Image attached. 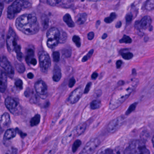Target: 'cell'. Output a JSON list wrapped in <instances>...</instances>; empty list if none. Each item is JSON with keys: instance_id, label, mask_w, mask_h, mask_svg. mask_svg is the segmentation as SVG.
Here are the masks:
<instances>
[{"instance_id": "obj_1", "label": "cell", "mask_w": 154, "mask_h": 154, "mask_svg": "<svg viewBox=\"0 0 154 154\" xmlns=\"http://www.w3.org/2000/svg\"><path fill=\"white\" fill-rule=\"evenodd\" d=\"M138 82L137 79H131L130 82L118 88L111 99L109 105L110 109L113 110L119 107L136 89Z\"/></svg>"}, {"instance_id": "obj_2", "label": "cell", "mask_w": 154, "mask_h": 154, "mask_svg": "<svg viewBox=\"0 0 154 154\" xmlns=\"http://www.w3.org/2000/svg\"><path fill=\"white\" fill-rule=\"evenodd\" d=\"M16 26L18 30L28 35L37 34L39 29L37 17L33 13L20 16L16 20Z\"/></svg>"}, {"instance_id": "obj_3", "label": "cell", "mask_w": 154, "mask_h": 154, "mask_svg": "<svg viewBox=\"0 0 154 154\" xmlns=\"http://www.w3.org/2000/svg\"><path fill=\"white\" fill-rule=\"evenodd\" d=\"M124 154H150L145 143L141 140L132 141L124 150Z\"/></svg>"}, {"instance_id": "obj_4", "label": "cell", "mask_w": 154, "mask_h": 154, "mask_svg": "<svg viewBox=\"0 0 154 154\" xmlns=\"http://www.w3.org/2000/svg\"><path fill=\"white\" fill-rule=\"evenodd\" d=\"M31 4L29 2L19 0L16 1L9 7L7 11V17L9 19H13L23 9L29 8Z\"/></svg>"}, {"instance_id": "obj_5", "label": "cell", "mask_w": 154, "mask_h": 154, "mask_svg": "<svg viewBox=\"0 0 154 154\" xmlns=\"http://www.w3.org/2000/svg\"><path fill=\"white\" fill-rule=\"evenodd\" d=\"M60 32L57 28L50 29L47 33V45L49 48H54L58 45L60 40Z\"/></svg>"}, {"instance_id": "obj_6", "label": "cell", "mask_w": 154, "mask_h": 154, "mask_svg": "<svg viewBox=\"0 0 154 154\" xmlns=\"http://www.w3.org/2000/svg\"><path fill=\"white\" fill-rule=\"evenodd\" d=\"M7 48L10 53L15 51V48L17 46V37L15 31L11 27H10L7 35Z\"/></svg>"}, {"instance_id": "obj_7", "label": "cell", "mask_w": 154, "mask_h": 154, "mask_svg": "<svg viewBox=\"0 0 154 154\" xmlns=\"http://www.w3.org/2000/svg\"><path fill=\"white\" fill-rule=\"evenodd\" d=\"M5 103L7 109L12 114L17 115L21 113V109L19 104L14 98L7 97L5 100Z\"/></svg>"}, {"instance_id": "obj_8", "label": "cell", "mask_w": 154, "mask_h": 154, "mask_svg": "<svg viewBox=\"0 0 154 154\" xmlns=\"http://www.w3.org/2000/svg\"><path fill=\"white\" fill-rule=\"evenodd\" d=\"M39 61L41 72L45 73H47L51 64L49 54L44 51L41 52L39 55Z\"/></svg>"}, {"instance_id": "obj_9", "label": "cell", "mask_w": 154, "mask_h": 154, "mask_svg": "<svg viewBox=\"0 0 154 154\" xmlns=\"http://www.w3.org/2000/svg\"><path fill=\"white\" fill-rule=\"evenodd\" d=\"M100 141L98 138H93L90 140L85 145L79 154H93L97 149Z\"/></svg>"}, {"instance_id": "obj_10", "label": "cell", "mask_w": 154, "mask_h": 154, "mask_svg": "<svg viewBox=\"0 0 154 154\" xmlns=\"http://www.w3.org/2000/svg\"><path fill=\"white\" fill-rule=\"evenodd\" d=\"M35 90L38 95L42 99H45L47 96L48 87L46 84L42 80L38 81L35 85Z\"/></svg>"}, {"instance_id": "obj_11", "label": "cell", "mask_w": 154, "mask_h": 154, "mask_svg": "<svg viewBox=\"0 0 154 154\" xmlns=\"http://www.w3.org/2000/svg\"><path fill=\"white\" fill-rule=\"evenodd\" d=\"M124 121L125 117L123 116H120L114 119L108 125V131L110 133L115 132L122 125Z\"/></svg>"}, {"instance_id": "obj_12", "label": "cell", "mask_w": 154, "mask_h": 154, "mask_svg": "<svg viewBox=\"0 0 154 154\" xmlns=\"http://www.w3.org/2000/svg\"><path fill=\"white\" fill-rule=\"evenodd\" d=\"M1 66L6 71L10 78H13L15 74L14 68L11 64L8 58L4 56L1 58Z\"/></svg>"}, {"instance_id": "obj_13", "label": "cell", "mask_w": 154, "mask_h": 154, "mask_svg": "<svg viewBox=\"0 0 154 154\" xmlns=\"http://www.w3.org/2000/svg\"><path fill=\"white\" fill-rule=\"evenodd\" d=\"M151 23V18L149 16H145L140 21L136 22L135 26L139 30H145L150 26Z\"/></svg>"}, {"instance_id": "obj_14", "label": "cell", "mask_w": 154, "mask_h": 154, "mask_svg": "<svg viewBox=\"0 0 154 154\" xmlns=\"http://www.w3.org/2000/svg\"><path fill=\"white\" fill-rule=\"evenodd\" d=\"M82 94V89L81 87H78L71 94L68 98V101L72 104L76 103L81 99Z\"/></svg>"}, {"instance_id": "obj_15", "label": "cell", "mask_w": 154, "mask_h": 154, "mask_svg": "<svg viewBox=\"0 0 154 154\" xmlns=\"http://www.w3.org/2000/svg\"><path fill=\"white\" fill-rule=\"evenodd\" d=\"M1 84H0V87H1V92L2 93L5 92L7 88V84H8V75L7 73L1 70Z\"/></svg>"}, {"instance_id": "obj_16", "label": "cell", "mask_w": 154, "mask_h": 154, "mask_svg": "<svg viewBox=\"0 0 154 154\" xmlns=\"http://www.w3.org/2000/svg\"><path fill=\"white\" fill-rule=\"evenodd\" d=\"M17 134V131L16 129L13 128L8 129L5 131L3 137V140H4L5 142H7L16 137Z\"/></svg>"}, {"instance_id": "obj_17", "label": "cell", "mask_w": 154, "mask_h": 154, "mask_svg": "<svg viewBox=\"0 0 154 154\" xmlns=\"http://www.w3.org/2000/svg\"><path fill=\"white\" fill-rule=\"evenodd\" d=\"M11 122V118L10 114L8 112H5L1 116V125L2 128L8 127Z\"/></svg>"}, {"instance_id": "obj_18", "label": "cell", "mask_w": 154, "mask_h": 154, "mask_svg": "<svg viewBox=\"0 0 154 154\" xmlns=\"http://www.w3.org/2000/svg\"><path fill=\"white\" fill-rule=\"evenodd\" d=\"M87 124L85 123H81L77 126L72 131L75 137L80 136L84 133L86 129Z\"/></svg>"}, {"instance_id": "obj_19", "label": "cell", "mask_w": 154, "mask_h": 154, "mask_svg": "<svg viewBox=\"0 0 154 154\" xmlns=\"http://www.w3.org/2000/svg\"><path fill=\"white\" fill-rule=\"evenodd\" d=\"M62 77V72L61 69L57 65H55L54 66L53 71V79L55 82H58Z\"/></svg>"}, {"instance_id": "obj_20", "label": "cell", "mask_w": 154, "mask_h": 154, "mask_svg": "<svg viewBox=\"0 0 154 154\" xmlns=\"http://www.w3.org/2000/svg\"><path fill=\"white\" fill-rule=\"evenodd\" d=\"M25 96L27 97H30V101L33 103H35L38 101V97L37 94L35 93L33 90H27L25 93Z\"/></svg>"}, {"instance_id": "obj_21", "label": "cell", "mask_w": 154, "mask_h": 154, "mask_svg": "<svg viewBox=\"0 0 154 154\" xmlns=\"http://www.w3.org/2000/svg\"><path fill=\"white\" fill-rule=\"evenodd\" d=\"M87 20V14L85 13H80L76 17V23L79 25H83Z\"/></svg>"}, {"instance_id": "obj_22", "label": "cell", "mask_w": 154, "mask_h": 154, "mask_svg": "<svg viewBox=\"0 0 154 154\" xmlns=\"http://www.w3.org/2000/svg\"><path fill=\"white\" fill-rule=\"evenodd\" d=\"M63 20V21H64L65 23H66V25L69 27L72 28L75 26V24L72 20L70 14H66L64 16Z\"/></svg>"}, {"instance_id": "obj_23", "label": "cell", "mask_w": 154, "mask_h": 154, "mask_svg": "<svg viewBox=\"0 0 154 154\" xmlns=\"http://www.w3.org/2000/svg\"><path fill=\"white\" fill-rule=\"evenodd\" d=\"M35 52L32 48H29L27 50L26 55V60L28 64L29 65L31 59L34 58Z\"/></svg>"}, {"instance_id": "obj_24", "label": "cell", "mask_w": 154, "mask_h": 154, "mask_svg": "<svg viewBox=\"0 0 154 154\" xmlns=\"http://www.w3.org/2000/svg\"><path fill=\"white\" fill-rule=\"evenodd\" d=\"M49 19L45 15H43L41 17V28L43 30H45L48 28Z\"/></svg>"}, {"instance_id": "obj_25", "label": "cell", "mask_w": 154, "mask_h": 154, "mask_svg": "<svg viewBox=\"0 0 154 154\" xmlns=\"http://www.w3.org/2000/svg\"><path fill=\"white\" fill-rule=\"evenodd\" d=\"M41 116L39 114H37L31 119L30 121V125L31 127L37 126L40 123Z\"/></svg>"}, {"instance_id": "obj_26", "label": "cell", "mask_w": 154, "mask_h": 154, "mask_svg": "<svg viewBox=\"0 0 154 154\" xmlns=\"http://www.w3.org/2000/svg\"><path fill=\"white\" fill-rule=\"evenodd\" d=\"M74 134L73 131H72V132H70L69 134L66 135V137H65L62 140V143L63 145H67V144L69 143V142L72 140V139L74 137Z\"/></svg>"}, {"instance_id": "obj_27", "label": "cell", "mask_w": 154, "mask_h": 154, "mask_svg": "<svg viewBox=\"0 0 154 154\" xmlns=\"http://www.w3.org/2000/svg\"><path fill=\"white\" fill-rule=\"evenodd\" d=\"M15 52L17 54V58L19 61L21 62L23 59V55L21 52V47L20 46L18 45L15 49Z\"/></svg>"}, {"instance_id": "obj_28", "label": "cell", "mask_w": 154, "mask_h": 154, "mask_svg": "<svg viewBox=\"0 0 154 154\" xmlns=\"http://www.w3.org/2000/svg\"><path fill=\"white\" fill-rule=\"evenodd\" d=\"M101 105V102L98 100H94L91 103V108L92 109H99Z\"/></svg>"}, {"instance_id": "obj_29", "label": "cell", "mask_w": 154, "mask_h": 154, "mask_svg": "<svg viewBox=\"0 0 154 154\" xmlns=\"http://www.w3.org/2000/svg\"><path fill=\"white\" fill-rule=\"evenodd\" d=\"M113 150L109 148H103L100 149L97 152V154H113Z\"/></svg>"}, {"instance_id": "obj_30", "label": "cell", "mask_w": 154, "mask_h": 154, "mask_svg": "<svg viewBox=\"0 0 154 154\" xmlns=\"http://www.w3.org/2000/svg\"><path fill=\"white\" fill-rule=\"evenodd\" d=\"M82 141L80 140H76L74 142L72 147V151L73 153L76 152L79 147L82 145Z\"/></svg>"}, {"instance_id": "obj_31", "label": "cell", "mask_w": 154, "mask_h": 154, "mask_svg": "<svg viewBox=\"0 0 154 154\" xmlns=\"http://www.w3.org/2000/svg\"><path fill=\"white\" fill-rule=\"evenodd\" d=\"M15 67L17 71L20 73H23L25 71V67L24 65L21 63H15Z\"/></svg>"}, {"instance_id": "obj_32", "label": "cell", "mask_w": 154, "mask_h": 154, "mask_svg": "<svg viewBox=\"0 0 154 154\" xmlns=\"http://www.w3.org/2000/svg\"><path fill=\"white\" fill-rule=\"evenodd\" d=\"M116 17H117V15L116 13L112 12L110 14L109 17L105 18L104 20L107 24H109L112 23L116 18Z\"/></svg>"}, {"instance_id": "obj_33", "label": "cell", "mask_w": 154, "mask_h": 154, "mask_svg": "<svg viewBox=\"0 0 154 154\" xmlns=\"http://www.w3.org/2000/svg\"><path fill=\"white\" fill-rule=\"evenodd\" d=\"M145 8L148 11H151L154 9V0L148 1L145 4Z\"/></svg>"}, {"instance_id": "obj_34", "label": "cell", "mask_w": 154, "mask_h": 154, "mask_svg": "<svg viewBox=\"0 0 154 154\" xmlns=\"http://www.w3.org/2000/svg\"><path fill=\"white\" fill-rule=\"evenodd\" d=\"M57 149V146L54 145L53 146L49 147L43 154H55Z\"/></svg>"}, {"instance_id": "obj_35", "label": "cell", "mask_w": 154, "mask_h": 154, "mask_svg": "<svg viewBox=\"0 0 154 154\" xmlns=\"http://www.w3.org/2000/svg\"><path fill=\"white\" fill-rule=\"evenodd\" d=\"M119 42L121 44L122 43H126V44H131L132 42V40L130 37L124 35L122 38L119 40Z\"/></svg>"}, {"instance_id": "obj_36", "label": "cell", "mask_w": 154, "mask_h": 154, "mask_svg": "<svg viewBox=\"0 0 154 154\" xmlns=\"http://www.w3.org/2000/svg\"><path fill=\"white\" fill-rule=\"evenodd\" d=\"M72 41L75 44L77 48H80L81 46V38L78 36L74 35L72 38Z\"/></svg>"}, {"instance_id": "obj_37", "label": "cell", "mask_w": 154, "mask_h": 154, "mask_svg": "<svg viewBox=\"0 0 154 154\" xmlns=\"http://www.w3.org/2000/svg\"><path fill=\"white\" fill-rule=\"evenodd\" d=\"M66 39H67V35H66V33L64 31L60 32L59 43L63 44L66 41Z\"/></svg>"}, {"instance_id": "obj_38", "label": "cell", "mask_w": 154, "mask_h": 154, "mask_svg": "<svg viewBox=\"0 0 154 154\" xmlns=\"http://www.w3.org/2000/svg\"><path fill=\"white\" fill-rule=\"evenodd\" d=\"M53 60L56 63H58L60 61V53L57 51L54 52L53 54Z\"/></svg>"}, {"instance_id": "obj_39", "label": "cell", "mask_w": 154, "mask_h": 154, "mask_svg": "<svg viewBox=\"0 0 154 154\" xmlns=\"http://www.w3.org/2000/svg\"><path fill=\"white\" fill-rule=\"evenodd\" d=\"M63 54L65 57H70L72 54V50L70 48H64L63 50Z\"/></svg>"}, {"instance_id": "obj_40", "label": "cell", "mask_w": 154, "mask_h": 154, "mask_svg": "<svg viewBox=\"0 0 154 154\" xmlns=\"http://www.w3.org/2000/svg\"><path fill=\"white\" fill-rule=\"evenodd\" d=\"M15 86L19 90H21L23 89V82L20 79H17L15 82Z\"/></svg>"}, {"instance_id": "obj_41", "label": "cell", "mask_w": 154, "mask_h": 154, "mask_svg": "<svg viewBox=\"0 0 154 154\" xmlns=\"http://www.w3.org/2000/svg\"><path fill=\"white\" fill-rule=\"evenodd\" d=\"M93 49H91V50H90V51L88 52V54L83 57L82 59V62H85L87 61L89 58H91V57L92 56L93 54Z\"/></svg>"}, {"instance_id": "obj_42", "label": "cell", "mask_w": 154, "mask_h": 154, "mask_svg": "<svg viewBox=\"0 0 154 154\" xmlns=\"http://www.w3.org/2000/svg\"><path fill=\"white\" fill-rule=\"evenodd\" d=\"M122 56L123 57V59L125 60H130L133 57V55L132 53L128 52V53H123L122 54Z\"/></svg>"}, {"instance_id": "obj_43", "label": "cell", "mask_w": 154, "mask_h": 154, "mask_svg": "<svg viewBox=\"0 0 154 154\" xmlns=\"http://www.w3.org/2000/svg\"><path fill=\"white\" fill-rule=\"evenodd\" d=\"M137 104V103H133V104H131V105L130 106V107H129L128 110H127V112H126V115L129 114L132 111H133L135 109H136Z\"/></svg>"}, {"instance_id": "obj_44", "label": "cell", "mask_w": 154, "mask_h": 154, "mask_svg": "<svg viewBox=\"0 0 154 154\" xmlns=\"http://www.w3.org/2000/svg\"><path fill=\"white\" fill-rule=\"evenodd\" d=\"M17 152L18 150L16 148L11 147L7 150L5 154H17Z\"/></svg>"}, {"instance_id": "obj_45", "label": "cell", "mask_w": 154, "mask_h": 154, "mask_svg": "<svg viewBox=\"0 0 154 154\" xmlns=\"http://www.w3.org/2000/svg\"><path fill=\"white\" fill-rule=\"evenodd\" d=\"M61 2V1H47V2L50 6L54 7V6H58Z\"/></svg>"}, {"instance_id": "obj_46", "label": "cell", "mask_w": 154, "mask_h": 154, "mask_svg": "<svg viewBox=\"0 0 154 154\" xmlns=\"http://www.w3.org/2000/svg\"><path fill=\"white\" fill-rule=\"evenodd\" d=\"M132 19V15L131 13H128L126 16V20L127 23H130Z\"/></svg>"}, {"instance_id": "obj_47", "label": "cell", "mask_w": 154, "mask_h": 154, "mask_svg": "<svg viewBox=\"0 0 154 154\" xmlns=\"http://www.w3.org/2000/svg\"><path fill=\"white\" fill-rule=\"evenodd\" d=\"M75 80L74 77H72V78L70 79L69 82V84H68V86L70 88H72L73 87L74 85H75Z\"/></svg>"}, {"instance_id": "obj_48", "label": "cell", "mask_w": 154, "mask_h": 154, "mask_svg": "<svg viewBox=\"0 0 154 154\" xmlns=\"http://www.w3.org/2000/svg\"><path fill=\"white\" fill-rule=\"evenodd\" d=\"M92 85V83L91 82H89L87 84V85H86V87H85V89L84 92V94H87L88 92H89V91H90V89H91V86Z\"/></svg>"}, {"instance_id": "obj_49", "label": "cell", "mask_w": 154, "mask_h": 154, "mask_svg": "<svg viewBox=\"0 0 154 154\" xmlns=\"http://www.w3.org/2000/svg\"><path fill=\"white\" fill-rule=\"evenodd\" d=\"M16 130H17V132H18V133L20 135V137H21L23 138L26 136V133H24V132H22L19 129L17 128L16 129Z\"/></svg>"}, {"instance_id": "obj_50", "label": "cell", "mask_w": 154, "mask_h": 154, "mask_svg": "<svg viewBox=\"0 0 154 154\" xmlns=\"http://www.w3.org/2000/svg\"><path fill=\"white\" fill-rule=\"evenodd\" d=\"M94 32H91L87 35V37H88L89 40H91L93 39L94 38Z\"/></svg>"}, {"instance_id": "obj_51", "label": "cell", "mask_w": 154, "mask_h": 154, "mask_svg": "<svg viewBox=\"0 0 154 154\" xmlns=\"http://www.w3.org/2000/svg\"><path fill=\"white\" fill-rule=\"evenodd\" d=\"M37 62L36 59L35 58H34L31 59L30 63H29V64L35 66L37 64Z\"/></svg>"}, {"instance_id": "obj_52", "label": "cell", "mask_w": 154, "mask_h": 154, "mask_svg": "<svg viewBox=\"0 0 154 154\" xmlns=\"http://www.w3.org/2000/svg\"><path fill=\"white\" fill-rule=\"evenodd\" d=\"M122 63V62L121 60H118V61L116 62V67H117V68H118V69L120 68Z\"/></svg>"}, {"instance_id": "obj_53", "label": "cell", "mask_w": 154, "mask_h": 154, "mask_svg": "<svg viewBox=\"0 0 154 154\" xmlns=\"http://www.w3.org/2000/svg\"><path fill=\"white\" fill-rule=\"evenodd\" d=\"M4 3H3V2L1 1L0 2V7H1V16L2 14V11H3V9H4Z\"/></svg>"}, {"instance_id": "obj_54", "label": "cell", "mask_w": 154, "mask_h": 154, "mask_svg": "<svg viewBox=\"0 0 154 154\" xmlns=\"http://www.w3.org/2000/svg\"><path fill=\"white\" fill-rule=\"evenodd\" d=\"M98 74L97 73L94 72L93 73V74L92 75L91 78L92 79H93V80H95L96 78L98 77Z\"/></svg>"}, {"instance_id": "obj_55", "label": "cell", "mask_w": 154, "mask_h": 154, "mask_svg": "<svg viewBox=\"0 0 154 154\" xmlns=\"http://www.w3.org/2000/svg\"><path fill=\"white\" fill-rule=\"evenodd\" d=\"M27 77L29 79H32L34 78V74L32 73H29L27 74Z\"/></svg>"}, {"instance_id": "obj_56", "label": "cell", "mask_w": 154, "mask_h": 154, "mask_svg": "<svg viewBox=\"0 0 154 154\" xmlns=\"http://www.w3.org/2000/svg\"><path fill=\"white\" fill-rule=\"evenodd\" d=\"M4 35H2L1 41V47H2V45H3V44H4Z\"/></svg>"}, {"instance_id": "obj_57", "label": "cell", "mask_w": 154, "mask_h": 154, "mask_svg": "<svg viewBox=\"0 0 154 154\" xmlns=\"http://www.w3.org/2000/svg\"><path fill=\"white\" fill-rule=\"evenodd\" d=\"M122 26V22L121 21H119L118 23L116 24V27L117 28H119L121 27Z\"/></svg>"}, {"instance_id": "obj_58", "label": "cell", "mask_w": 154, "mask_h": 154, "mask_svg": "<svg viewBox=\"0 0 154 154\" xmlns=\"http://www.w3.org/2000/svg\"><path fill=\"white\" fill-rule=\"evenodd\" d=\"M107 37V35L106 34H104L102 37V38L103 39H105Z\"/></svg>"}, {"instance_id": "obj_59", "label": "cell", "mask_w": 154, "mask_h": 154, "mask_svg": "<svg viewBox=\"0 0 154 154\" xmlns=\"http://www.w3.org/2000/svg\"><path fill=\"white\" fill-rule=\"evenodd\" d=\"M100 20H98V21H97L96 24V26L97 28L98 27V26H100Z\"/></svg>"}, {"instance_id": "obj_60", "label": "cell", "mask_w": 154, "mask_h": 154, "mask_svg": "<svg viewBox=\"0 0 154 154\" xmlns=\"http://www.w3.org/2000/svg\"><path fill=\"white\" fill-rule=\"evenodd\" d=\"M132 72L133 75H136V70L135 69H133L132 70Z\"/></svg>"}, {"instance_id": "obj_61", "label": "cell", "mask_w": 154, "mask_h": 154, "mask_svg": "<svg viewBox=\"0 0 154 154\" xmlns=\"http://www.w3.org/2000/svg\"><path fill=\"white\" fill-rule=\"evenodd\" d=\"M152 143H153V147L154 148V136L152 140Z\"/></svg>"}, {"instance_id": "obj_62", "label": "cell", "mask_w": 154, "mask_h": 154, "mask_svg": "<svg viewBox=\"0 0 154 154\" xmlns=\"http://www.w3.org/2000/svg\"><path fill=\"white\" fill-rule=\"evenodd\" d=\"M6 2H8V3H9V2H12V1H6Z\"/></svg>"}]
</instances>
